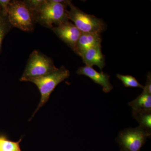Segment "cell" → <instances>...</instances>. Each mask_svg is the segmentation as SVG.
I'll use <instances>...</instances> for the list:
<instances>
[{"instance_id":"6da1fadb","label":"cell","mask_w":151,"mask_h":151,"mask_svg":"<svg viewBox=\"0 0 151 151\" xmlns=\"http://www.w3.org/2000/svg\"><path fill=\"white\" fill-rule=\"evenodd\" d=\"M70 1L58 3L55 0H44L40 6L33 12L36 23L51 29L69 21L67 8Z\"/></svg>"},{"instance_id":"7a4b0ae2","label":"cell","mask_w":151,"mask_h":151,"mask_svg":"<svg viewBox=\"0 0 151 151\" xmlns=\"http://www.w3.org/2000/svg\"><path fill=\"white\" fill-rule=\"evenodd\" d=\"M51 58L37 50L30 55L26 66L20 79V81H29L40 78L57 70Z\"/></svg>"},{"instance_id":"3957f363","label":"cell","mask_w":151,"mask_h":151,"mask_svg":"<svg viewBox=\"0 0 151 151\" xmlns=\"http://www.w3.org/2000/svg\"><path fill=\"white\" fill-rule=\"evenodd\" d=\"M70 71L62 65L57 70L43 76L31 79L29 82L35 84L38 88L41 94L40 102L35 111L31 119L35 114L48 101L52 92L60 82L68 78Z\"/></svg>"},{"instance_id":"277c9868","label":"cell","mask_w":151,"mask_h":151,"mask_svg":"<svg viewBox=\"0 0 151 151\" xmlns=\"http://www.w3.org/2000/svg\"><path fill=\"white\" fill-rule=\"evenodd\" d=\"M8 17L13 27L26 32H31L34 30L36 23L33 13L24 1H11Z\"/></svg>"},{"instance_id":"5b68a950","label":"cell","mask_w":151,"mask_h":151,"mask_svg":"<svg viewBox=\"0 0 151 151\" xmlns=\"http://www.w3.org/2000/svg\"><path fill=\"white\" fill-rule=\"evenodd\" d=\"M69 9L68 10L69 20L82 33H97L104 31L105 29V23L101 19L92 15L88 14L73 5L71 1L68 4Z\"/></svg>"},{"instance_id":"8992f818","label":"cell","mask_w":151,"mask_h":151,"mask_svg":"<svg viewBox=\"0 0 151 151\" xmlns=\"http://www.w3.org/2000/svg\"><path fill=\"white\" fill-rule=\"evenodd\" d=\"M151 134L139 126L122 130L116 140L123 151H140L141 148Z\"/></svg>"},{"instance_id":"52a82bcc","label":"cell","mask_w":151,"mask_h":151,"mask_svg":"<svg viewBox=\"0 0 151 151\" xmlns=\"http://www.w3.org/2000/svg\"><path fill=\"white\" fill-rule=\"evenodd\" d=\"M58 37L75 52L76 44L82 32L69 21L51 29Z\"/></svg>"},{"instance_id":"ba28073f","label":"cell","mask_w":151,"mask_h":151,"mask_svg":"<svg viewBox=\"0 0 151 151\" xmlns=\"http://www.w3.org/2000/svg\"><path fill=\"white\" fill-rule=\"evenodd\" d=\"M78 75L86 76L94 81V83L101 85L105 93L111 92L113 89V85L110 81V76L103 71L99 72L89 66L79 67L76 71Z\"/></svg>"},{"instance_id":"9c48e42d","label":"cell","mask_w":151,"mask_h":151,"mask_svg":"<svg viewBox=\"0 0 151 151\" xmlns=\"http://www.w3.org/2000/svg\"><path fill=\"white\" fill-rule=\"evenodd\" d=\"M102 40L100 33H82L77 42L75 52L80 56L83 52L89 49L101 46Z\"/></svg>"},{"instance_id":"30bf717a","label":"cell","mask_w":151,"mask_h":151,"mask_svg":"<svg viewBox=\"0 0 151 151\" xmlns=\"http://www.w3.org/2000/svg\"><path fill=\"white\" fill-rule=\"evenodd\" d=\"M86 66L92 67L96 65L102 70L105 67V56L101 51V46L94 47L87 50L80 56Z\"/></svg>"},{"instance_id":"8fae6325","label":"cell","mask_w":151,"mask_h":151,"mask_svg":"<svg viewBox=\"0 0 151 151\" xmlns=\"http://www.w3.org/2000/svg\"><path fill=\"white\" fill-rule=\"evenodd\" d=\"M128 104L132 107V111H151V94L142 92Z\"/></svg>"},{"instance_id":"7c38bea8","label":"cell","mask_w":151,"mask_h":151,"mask_svg":"<svg viewBox=\"0 0 151 151\" xmlns=\"http://www.w3.org/2000/svg\"><path fill=\"white\" fill-rule=\"evenodd\" d=\"M132 116L140 127L151 134V111H132Z\"/></svg>"},{"instance_id":"4fadbf2b","label":"cell","mask_w":151,"mask_h":151,"mask_svg":"<svg viewBox=\"0 0 151 151\" xmlns=\"http://www.w3.org/2000/svg\"><path fill=\"white\" fill-rule=\"evenodd\" d=\"M13 27L9 21L8 15L4 13L0 9V54L2 50L3 40Z\"/></svg>"},{"instance_id":"5bb4252c","label":"cell","mask_w":151,"mask_h":151,"mask_svg":"<svg viewBox=\"0 0 151 151\" xmlns=\"http://www.w3.org/2000/svg\"><path fill=\"white\" fill-rule=\"evenodd\" d=\"M22 138L18 142L10 140L5 135L0 134V151H22L20 143Z\"/></svg>"},{"instance_id":"9a60e30c","label":"cell","mask_w":151,"mask_h":151,"mask_svg":"<svg viewBox=\"0 0 151 151\" xmlns=\"http://www.w3.org/2000/svg\"><path fill=\"white\" fill-rule=\"evenodd\" d=\"M117 77L122 81L126 87H139L144 89V86L139 83L135 77L131 75L117 74Z\"/></svg>"},{"instance_id":"2e32d148","label":"cell","mask_w":151,"mask_h":151,"mask_svg":"<svg viewBox=\"0 0 151 151\" xmlns=\"http://www.w3.org/2000/svg\"><path fill=\"white\" fill-rule=\"evenodd\" d=\"M143 92L151 94V75L150 72L147 74V81L145 86H144Z\"/></svg>"},{"instance_id":"e0dca14e","label":"cell","mask_w":151,"mask_h":151,"mask_svg":"<svg viewBox=\"0 0 151 151\" xmlns=\"http://www.w3.org/2000/svg\"><path fill=\"white\" fill-rule=\"evenodd\" d=\"M10 2V0H0V9L6 14L8 15L9 5Z\"/></svg>"}]
</instances>
